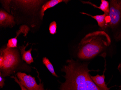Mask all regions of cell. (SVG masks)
<instances>
[{
	"label": "cell",
	"instance_id": "cell-1",
	"mask_svg": "<svg viewBox=\"0 0 121 90\" xmlns=\"http://www.w3.org/2000/svg\"><path fill=\"white\" fill-rule=\"evenodd\" d=\"M61 70L65 73V82L61 83L60 90H86L87 78L90 70L89 63H81L73 59H68Z\"/></svg>",
	"mask_w": 121,
	"mask_h": 90
},
{
	"label": "cell",
	"instance_id": "cell-2",
	"mask_svg": "<svg viewBox=\"0 0 121 90\" xmlns=\"http://www.w3.org/2000/svg\"><path fill=\"white\" fill-rule=\"evenodd\" d=\"M108 34L104 30L88 34L79 44L78 57L83 60H90L103 52L110 45Z\"/></svg>",
	"mask_w": 121,
	"mask_h": 90
},
{
	"label": "cell",
	"instance_id": "cell-3",
	"mask_svg": "<svg viewBox=\"0 0 121 90\" xmlns=\"http://www.w3.org/2000/svg\"><path fill=\"white\" fill-rule=\"evenodd\" d=\"M109 3L110 21L106 29H111L114 39L119 41L121 40V0H111Z\"/></svg>",
	"mask_w": 121,
	"mask_h": 90
},
{
	"label": "cell",
	"instance_id": "cell-4",
	"mask_svg": "<svg viewBox=\"0 0 121 90\" xmlns=\"http://www.w3.org/2000/svg\"><path fill=\"white\" fill-rule=\"evenodd\" d=\"M0 53L4 59L3 65L0 70L2 71V76H6L11 74L19 63V54L16 49L8 47L3 49Z\"/></svg>",
	"mask_w": 121,
	"mask_h": 90
},
{
	"label": "cell",
	"instance_id": "cell-5",
	"mask_svg": "<svg viewBox=\"0 0 121 90\" xmlns=\"http://www.w3.org/2000/svg\"><path fill=\"white\" fill-rule=\"evenodd\" d=\"M20 83L28 90H44L43 84H38L35 78L23 72H18L16 74Z\"/></svg>",
	"mask_w": 121,
	"mask_h": 90
},
{
	"label": "cell",
	"instance_id": "cell-6",
	"mask_svg": "<svg viewBox=\"0 0 121 90\" xmlns=\"http://www.w3.org/2000/svg\"><path fill=\"white\" fill-rule=\"evenodd\" d=\"M14 17L3 10L0 11V25L2 27H12L15 25Z\"/></svg>",
	"mask_w": 121,
	"mask_h": 90
},
{
	"label": "cell",
	"instance_id": "cell-7",
	"mask_svg": "<svg viewBox=\"0 0 121 90\" xmlns=\"http://www.w3.org/2000/svg\"><path fill=\"white\" fill-rule=\"evenodd\" d=\"M105 60V69L104 70L103 74L102 75H100L99 74H97L95 76H92L90 75V77L92 81L95 83L96 85L101 89L102 90H109L110 88H108L107 85L106 84L105 81V76L104 75V73L106 70V57H104Z\"/></svg>",
	"mask_w": 121,
	"mask_h": 90
},
{
	"label": "cell",
	"instance_id": "cell-8",
	"mask_svg": "<svg viewBox=\"0 0 121 90\" xmlns=\"http://www.w3.org/2000/svg\"><path fill=\"white\" fill-rule=\"evenodd\" d=\"M29 30V28L26 26L23 25L21 26L19 30H18L16 32V36L15 38L10 39L9 40L8 43L7 44V47L11 48H14L17 47V38L18 36L22 32H24L26 35Z\"/></svg>",
	"mask_w": 121,
	"mask_h": 90
},
{
	"label": "cell",
	"instance_id": "cell-9",
	"mask_svg": "<svg viewBox=\"0 0 121 90\" xmlns=\"http://www.w3.org/2000/svg\"><path fill=\"white\" fill-rule=\"evenodd\" d=\"M69 0H51L47 2L44 4L42 6L40 12V18L41 20H43V16L44 15V13L45 11L55 6L56 5L61 2H65L67 4L69 2Z\"/></svg>",
	"mask_w": 121,
	"mask_h": 90
},
{
	"label": "cell",
	"instance_id": "cell-10",
	"mask_svg": "<svg viewBox=\"0 0 121 90\" xmlns=\"http://www.w3.org/2000/svg\"><path fill=\"white\" fill-rule=\"evenodd\" d=\"M81 13L83 15H86L88 16H90L91 18L95 19L97 21L99 26L101 28L102 30H105L106 29L107 25L105 21V18L108 15L104 13L103 15L93 16L86 13L81 12Z\"/></svg>",
	"mask_w": 121,
	"mask_h": 90
},
{
	"label": "cell",
	"instance_id": "cell-11",
	"mask_svg": "<svg viewBox=\"0 0 121 90\" xmlns=\"http://www.w3.org/2000/svg\"><path fill=\"white\" fill-rule=\"evenodd\" d=\"M28 44L26 46H22L20 47V49L21 51L22 59L24 61H26V63L28 64H30L32 63H34V59L33 58L32 55H31V51H32V48L27 51H25V49L28 45Z\"/></svg>",
	"mask_w": 121,
	"mask_h": 90
},
{
	"label": "cell",
	"instance_id": "cell-12",
	"mask_svg": "<svg viewBox=\"0 0 121 90\" xmlns=\"http://www.w3.org/2000/svg\"><path fill=\"white\" fill-rule=\"evenodd\" d=\"M84 4H89L92 6L96 8L100 9L103 12H104V14L109 15V3L108 1L105 0H101V3L99 6H97L95 4H93L90 1H81Z\"/></svg>",
	"mask_w": 121,
	"mask_h": 90
},
{
	"label": "cell",
	"instance_id": "cell-13",
	"mask_svg": "<svg viewBox=\"0 0 121 90\" xmlns=\"http://www.w3.org/2000/svg\"><path fill=\"white\" fill-rule=\"evenodd\" d=\"M16 2L17 3L22 6L28 8H34L40 4L43 1L40 0H17Z\"/></svg>",
	"mask_w": 121,
	"mask_h": 90
},
{
	"label": "cell",
	"instance_id": "cell-14",
	"mask_svg": "<svg viewBox=\"0 0 121 90\" xmlns=\"http://www.w3.org/2000/svg\"><path fill=\"white\" fill-rule=\"evenodd\" d=\"M90 74L87 78L86 90H102L98 87L92 81L90 77Z\"/></svg>",
	"mask_w": 121,
	"mask_h": 90
},
{
	"label": "cell",
	"instance_id": "cell-15",
	"mask_svg": "<svg viewBox=\"0 0 121 90\" xmlns=\"http://www.w3.org/2000/svg\"><path fill=\"white\" fill-rule=\"evenodd\" d=\"M43 64L46 66L48 70L51 72L54 76L56 77H58V76L56 73L53 65L48 59L46 57H43Z\"/></svg>",
	"mask_w": 121,
	"mask_h": 90
},
{
	"label": "cell",
	"instance_id": "cell-16",
	"mask_svg": "<svg viewBox=\"0 0 121 90\" xmlns=\"http://www.w3.org/2000/svg\"><path fill=\"white\" fill-rule=\"evenodd\" d=\"M57 23L55 21L50 23L49 27V30L51 34L54 35L57 33Z\"/></svg>",
	"mask_w": 121,
	"mask_h": 90
},
{
	"label": "cell",
	"instance_id": "cell-17",
	"mask_svg": "<svg viewBox=\"0 0 121 90\" xmlns=\"http://www.w3.org/2000/svg\"><path fill=\"white\" fill-rule=\"evenodd\" d=\"M11 78H13V79H14V80H15V82H17V84H19V86H20V88H21V90H27V89L26 88H25L24 86H23V85H22V84L20 83L19 80H18V79L17 78L16 76H11Z\"/></svg>",
	"mask_w": 121,
	"mask_h": 90
},
{
	"label": "cell",
	"instance_id": "cell-18",
	"mask_svg": "<svg viewBox=\"0 0 121 90\" xmlns=\"http://www.w3.org/2000/svg\"><path fill=\"white\" fill-rule=\"evenodd\" d=\"M5 80L4 78H3L1 75V74L0 73V88H2L4 85V81Z\"/></svg>",
	"mask_w": 121,
	"mask_h": 90
},
{
	"label": "cell",
	"instance_id": "cell-19",
	"mask_svg": "<svg viewBox=\"0 0 121 90\" xmlns=\"http://www.w3.org/2000/svg\"><path fill=\"white\" fill-rule=\"evenodd\" d=\"M3 62H4V59L2 55H0V68L1 69L3 65Z\"/></svg>",
	"mask_w": 121,
	"mask_h": 90
},
{
	"label": "cell",
	"instance_id": "cell-20",
	"mask_svg": "<svg viewBox=\"0 0 121 90\" xmlns=\"http://www.w3.org/2000/svg\"><path fill=\"white\" fill-rule=\"evenodd\" d=\"M117 69H118V70H119L121 75V62L119 64L118 67H117ZM120 88L121 89V86H120Z\"/></svg>",
	"mask_w": 121,
	"mask_h": 90
},
{
	"label": "cell",
	"instance_id": "cell-21",
	"mask_svg": "<svg viewBox=\"0 0 121 90\" xmlns=\"http://www.w3.org/2000/svg\"></svg>",
	"mask_w": 121,
	"mask_h": 90
}]
</instances>
